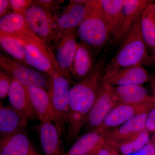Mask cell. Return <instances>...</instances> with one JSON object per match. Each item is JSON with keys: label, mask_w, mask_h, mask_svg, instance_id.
<instances>
[{"label": "cell", "mask_w": 155, "mask_h": 155, "mask_svg": "<svg viewBox=\"0 0 155 155\" xmlns=\"http://www.w3.org/2000/svg\"><path fill=\"white\" fill-rule=\"evenodd\" d=\"M105 58H100L88 75L71 87L69 109L66 125L67 141L71 143L78 138L87 117L104 86Z\"/></svg>", "instance_id": "6da1fadb"}, {"label": "cell", "mask_w": 155, "mask_h": 155, "mask_svg": "<svg viewBox=\"0 0 155 155\" xmlns=\"http://www.w3.org/2000/svg\"><path fill=\"white\" fill-rule=\"evenodd\" d=\"M141 17L136 21L122 41L116 55L106 65L105 73L126 67L142 66L152 60L148 54L142 34Z\"/></svg>", "instance_id": "7a4b0ae2"}, {"label": "cell", "mask_w": 155, "mask_h": 155, "mask_svg": "<svg viewBox=\"0 0 155 155\" xmlns=\"http://www.w3.org/2000/svg\"><path fill=\"white\" fill-rule=\"evenodd\" d=\"M81 42L88 47L100 50L109 41L111 33L103 14L99 0L87 3L85 18L76 31Z\"/></svg>", "instance_id": "3957f363"}, {"label": "cell", "mask_w": 155, "mask_h": 155, "mask_svg": "<svg viewBox=\"0 0 155 155\" xmlns=\"http://www.w3.org/2000/svg\"><path fill=\"white\" fill-rule=\"evenodd\" d=\"M13 35L18 38L24 46L25 64L49 76L59 70L55 56L46 42L33 31Z\"/></svg>", "instance_id": "277c9868"}, {"label": "cell", "mask_w": 155, "mask_h": 155, "mask_svg": "<svg viewBox=\"0 0 155 155\" xmlns=\"http://www.w3.org/2000/svg\"><path fill=\"white\" fill-rule=\"evenodd\" d=\"M49 77L47 91L58 119L59 135L61 137L66 131L65 126L69 112L71 82L59 70Z\"/></svg>", "instance_id": "5b68a950"}, {"label": "cell", "mask_w": 155, "mask_h": 155, "mask_svg": "<svg viewBox=\"0 0 155 155\" xmlns=\"http://www.w3.org/2000/svg\"><path fill=\"white\" fill-rule=\"evenodd\" d=\"M0 67L2 71L11 75L19 83L26 87H35L46 90L47 91L50 77L38 70L25 66L24 64L1 54Z\"/></svg>", "instance_id": "8992f818"}, {"label": "cell", "mask_w": 155, "mask_h": 155, "mask_svg": "<svg viewBox=\"0 0 155 155\" xmlns=\"http://www.w3.org/2000/svg\"><path fill=\"white\" fill-rule=\"evenodd\" d=\"M155 107V101L153 97L141 103L120 105L114 108L106 117L101 125L93 131L101 133L119 127L134 116L144 113L148 114Z\"/></svg>", "instance_id": "52a82bcc"}, {"label": "cell", "mask_w": 155, "mask_h": 155, "mask_svg": "<svg viewBox=\"0 0 155 155\" xmlns=\"http://www.w3.org/2000/svg\"><path fill=\"white\" fill-rule=\"evenodd\" d=\"M28 26L35 34L45 42H55L57 26L50 11L34 4L24 14Z\"/></svg>", "instance_id": "ba28073f"}, {"label": "cell", "mask_w": 155, "mask_h": 155, "mask_svg": "<svg viewBox=\"0 0 155 155\" xmlns=\"http://www.w3.org/2000/svg\"><path fill=\"white\" fill-rule=\"evenodd\" d=\"M147 113L134 116L119 127L101 133L107 144L116 149L120 145L133 139L145 129Z\"/></svg>", "instance_id": "9c48e42d"}, {"label": "cell", "mask_w": 155, "mask_h": 155, "mask_svg": "<svg viewBox=\"0 0 155 155\" xmlns=\"http://www.w3.org/2000/svg\"><path fill=\"white\" fill-rule=\"evenodd\" d=\"M88 1H69V5L55 22L57 29L55 45L63 37L76 31L86 16Z\"/></svg>", "instance_id": "30bf717a"}, {"label": "cell", "mask_w": 155, "mask_h": 155, "mask_svg": "<svg viewBox=\"0 0 155 155\" xmlns=\"http://www.w3.org/2000/svg\"><path fill=\"white\" fill-rule=\"evenodd\" d=\"M78 36L76 31L62 38L56 45V63L61 73L72 83L70 73L77 51Z\"/></svg>", "instance_id": "8fae6325"}, {"label": "cell", "mask_w": 155, "mask_h": 155, "mask_svg": "<svg viewBox=\"0 0 155 155\" xmlns=\"http://www.w3.org/2000/svg\"><path fill=\"white\" fill-rule=\"evenodd\" d=\"M150 78L144 68L142 66H136L105 73L104 83L113 86L142 85L150 81Z\"/></svg>", "instance_id": "7c38bea8"}, {"label": "cell", "mask_w": 155, "mask_h": 155, "mask_svg": "<svg viewBox=\"0 0 155 155\" xmlns=\"http://www.w3.org/2000/svg\"><path fill=\"white\" fill-rule=\"evenodd\" d=\"M26 87L37 118L41 123H54L59 134L58 119L46 90L35 87Z\"/></svg>", "instance_id": "4fadbf2b"}, {"label": "cell", "mask_w": 155, "mask_h": 155, "mask_svg": "<svg viewBox=\"0 0 155 155\" xmlns=\"http://www.w3.org/2000/svg\"><path fill=\"white\" fill-rule=\"evenodd\" d=\"M104 87L109 93L116 107L124 104L143 102L152 97L142 85L127 84L113 86L104 83Z\"/></svg>", "instance_id": "5bb4252c"}, {"label": "cell", "mask_w": 155, "mask_h": 155, "mask_svg": "<svg viewBox=\"0 0 155 155\" xmlns=\"http://www.w3.org/2000/svg\"><path fill=\"white\" fill-rule=\"evenodd\" d=\"M28 119L12 106L0 104L1 138H5L23 132Z\"/></svg>", "instance_id": "9a60e30c"}, {"label": "cell", "mask_w": 155, "mask_h": 155, "mask_svg": "<svg viewBox=\"0 0 155 155\" xmlns=\"http://www.w3.org/2000/svg\"><path fill=\"white\" fill-rule=\"evenodd\" d=\"M116 106L109 93L103 86L90 111L83 127L89 131L99 127L106 117Z\"/></svg>", "instance_id": "2e32d148"}, {"label": "cell", "mask_w": 155, "mask_h": 155, "mask_svg": "<svg viewBox=\"0 0 155 155\" xmlns=\"http://www.w3.org/2000/svg\"><path fill=\"white\" fill-rule=\"evenodd\" d=\"M8 97L11 105L24 115L28 120L37 118L27 87L13 78Z\"/></svg>", "instance_id": "e0dca14e"}, {"label": "cell", "mask_w": 155, "mask_h": 155, "mask_svg": "<svg viewBox=\"0 0 155 155\" xmlns=\"http://www.w3.org/2000/svg\"><path fill=\"white\" fill-rule=\"evenodd\" d=\"M153 2L149 0H124L122 7L123 23L115 38L116 40L122 42L146 8Z\"/></svg>", "instance_id": "ac0fdd59"}, {"label": "cell", "mask_w": 155, "mask_h": 155, "mask_svg": "<svg viewBox=\"0 0 155 155\" xmlns=\"http://www.w3.org/2000/svg\"><path fill=\"white\" fill-rule=\"evenodd\" d=\"M0 155H42L23 132L0 139Z\"/></svg>", "instance_id": "d6986e66"}, {"label": "cell", "mask_w": 155, "mask_h": 155, "mask_svg": "<svg viewBox=\"0 0 155 155\" xmlns=\"http://www.w3.org/2000/svg\"><path fill=\"white\" fill-rule=\"evenodd\" d=\"M96 64L91 49L81 42H78L70 71L72 78L79 81L82 80L91 73Z\"/></svg>", "instance_id": "ffe728a7"}, {"label": "cell", "mask_w": 155, "mask_h": 155, "mask_svg": "<svg viewBox=\"0 0 155 155\" xmlns=\"http://www.w3.org/2000/svg\"><path fill=\"white\" fill-rule=\"evenodd\" d=\"M105 143V141L101 133L89 131L78 137L63 155H97Z\"/></svg>", "instance_id": "44dd1931"}, {"label": "cell", "mask_w": 155, "mask_h": 155, "mask_svg": "<svg viewBox=\"0 0 155 155\" xmlns=\"http://www.w3.org/2000/svg\"><path fill=\"white\" fill-rule=\"evenodd\" d=\"M39 133L44 155H63L64 145L54 124L51 122L41 123Z\"/></svg>", "instance_id": "7402d4cb"}, {"label": "cell", "mask_w": 155, "mask_h": 155, "mask_svg": "<svg viewBox=\"0 0 155 155\" xmlns=\"http://www.w3.org/2000/svg\"><path fill=\"white\" fill-rule=\"evenodd\" d=\"M99 2L111 35L116 38L123 23L124 0H99Z\"/></svg>", "instance_id": "603a6c76"}, {"label": "cell", "mask_w": 155, "mask_h": 155, "mask_svg": "<svg viewBox=\"0 0 155 155\" xmlns=\"http://www.w3.org/2000/svg\"><path fill=\"white\" fill-rule=\"evenodd\" d=\"M31 31L32 30L28 26L24 15L12 12L1 17L0 32L15 35Z\"/></svg>", "instance_id": "cb8c5ba5"}, {"label": "cell", "mask_w": 155, "mask_h": 155, "mask_svg": "<svg viewBox=\"0 0 155 155\" xmlns=\"http://www.w3.org/2000/svg\"><path fill=\"white\" fill-rule=\"evenodd\" d=\"M140 27L147 47L153 49L155 48V16L153 3L148 5L142 14Z\"/></svg>", "instance_id": "d4e9b609"}, {"label": "cell", "mask_w": 155, "mask_h": 155, "mask_svg": "<svg viewBox=\"0 0 155 155\" xmlns=\"http://www.w3.org/2000/svg\"><path fill=\"white\" fill-rule=\"evenodd\" d=\"M0 45L2 48L13 59L25 64L24 46L18 38L0 32Z\"/></svg>", "instance_id": "484cf974"}, {"label": "cell", "mask_w": 155, "mask_h": 155, "mask_svg": "<svg viewBox=\"0 0 155 155\" xmlns=\"http://www.w3.org/2000/svg\"><path fill=\"white\" fill-rule=\"evenodd\" d=\"M149 141V131L146 129L133 139L117 147L116 149L122 154L129 155L142 149L148 144Z\"/></svg>", "instance_id": "4316f807"}, {"label": "cell", "mask_w": 155, "mask_h": 155, "mask_svg": "<svg viewBox=\"0 0 155 155\" xmlns=\"http://www.w3.org/2000/svg\"><path fill=\"white\" fill-rule=\"evenodd\" d=\"M11 81L12 78L1 70L0 72V98L1 99L5 98L8 95Z\"/></svg>", "instance_id": "83f0119b"}, {"label": "cell", "mask_w": 155, "mask_h": 155, "mask_svg": "<svg viewBox=\"0 0 155 155\" xmlns=\"http://www.w3.org/2000/svg\"><path fill=\"white\" fill-rule=\"evenodd\" d=\"M10 2L13 12L22 15L34 4L32 0H10Z\"/></svg>", "instance_id": "f1b7e54d"}, {"label": "cell", "mask_w": 155, "mask_h": 155, "mask_svg": "<svg viewBox=\"0 0 155 155\" xmlns=\"http://www.w3.org/2000/svg\"><path fill=\"white\" fill-rule=\"evenodd\" d=\"M146 127L149 131L155 132V107L148 114Z\"/></svg>", "instance_id": "f546056e"}, {"label": "cell", "mask_w": 155, "mask_h": 155, "mask_svg": "<svg viewBox=\"0 0 155 155\" xmlns=\"http://www.w3.org/2000/svg\"><path fill=\"white\" fill-rule=\"evenodd\" d=\"M129 155H155V146L148 143L139 151Z\"/></svg>", "instance_id": "4dcf8cb0"}, {"label": "cell", "mask_w": 155, "mask_h": 155, "mask_svg": "<svg viewBox=\"0 0 155 155\" xmlns=\"http://www.w3.org/2000/svg\"><path fill=\"white\" fill-rule=\"evenodd\" d=\"M97 155H118V153L115 148L105 143Z\"/></svg>", "instance_id": "1f68e13d"}, {"label": "cell", "mask_w": 155, "mask_h": 155, "mask_svg": "<svg viewBox=\"0 0 155 155\" xmlns=\"http://www.w3.org/2000/svg\"><path fill=\"white\" fill-rule=\"evenodd\" d=\"M11 9L10 1L8 0H0V17H2L6 14Z\"/></svg>", "instance_id": "d6a6232c"}, {"label": "cell", "mask_w": 155, "mask_h": 155, "mask_svg": "<svg viewBox=\"0 0 155 155\" xmlns=\"http://www.w3.org/2000/svg\"><path fill=\"white\" fill-rule=\"evenodd\" d=\"M54 1L51 0H35L34 1V4L41 6L43 8L50 11V9L54 4Z\"/></svg>", "instance_id": "836d02e7"}, {"label": "cell", "mask_w": 155, "mask_h": 155, "mask_svg": "<svg viewBox=\"0 0 155 155\" xmlns=\"http://www.w3.org/2000/svg\"><path fill=\"white\" fill-rule=\"evenodd\" d=\"M151 87L153 90V97L155 101V85L151 84Z\"/></svg>", "instance_id": "e575fe53"}, {"label": "cell", "mask_w": 155, "mask_h": 155, "mask_svg": "<svg viewBox=\"0 0 155 155\" xmlns=\"http://www.w3.org/2000/svg\"><path fill=\"white\" fill-rule=\"evenodd\" d=\"M150 81L151 82V84L155 85V76L151 78Z\"/></svg>", "instance_id": "d590c367"}, {"label": "cell", "mask_w": 155, "mask_h": 155, "mask_svg": "<svg viewBox=\"0 0 155 155\" xmlns=\"http://www.w3.org/2000/svg\"><path fill=\"white\" fill-rule=\"evenodd\" d=\"M153 56L152 60L155 63V48L153 49Z\"/></svg>", "instance_id": "8d00e7d4"}, {"label": "cell", "mask_w": 155, "mask_h": 155, "mask_svg": "<svg viewBox=\"0 0 155 155\" xmlns=\"http://www.w3.org/2000/svg\"><path fill=\"white\" fill-rule=\"evenodd\" d=\"M153 143H152V144L154 146H155V136L153 138Z\"/></svg>", "instance_id": "74e56055"}, {"label": "cell", "mask_w": 155, "mask_h": 155, "mask_svg": "<svg viewBox=\"0 0 155 155\" xmlns=\"http://www.w3.org/2000/svg\"><path fill=\"white\" fill-rule=\"evenodd\" d=\"M89 155L88 154H83V155Z\"/></svg>", "instance_id": "f35d334b"}]
</instances>
